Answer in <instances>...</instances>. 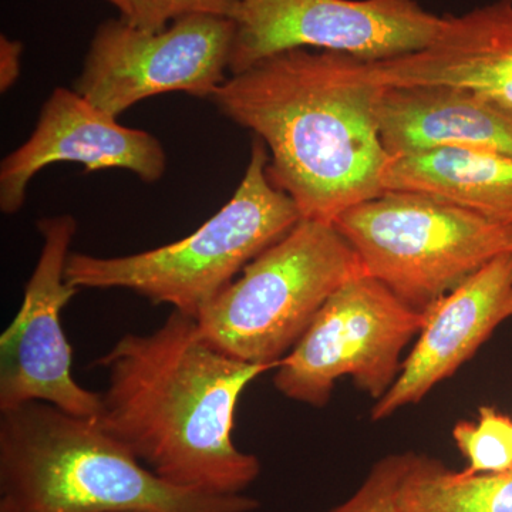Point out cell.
I'll return each instance as SVG.
<instances>
[{"instance_id":"1","label":"cell","mask_w":512,"mask_h":512,"mask_svg":"<svg viewBox=\"0 0 512 512\" xmlns=\"http://www.w3.org/2000/svg\"><path fill=\"white\" fill-rule=\"evenodd\" d=\"M97 366L107 372L97 421L156 476L217 495L244 494L259 477L232 433L242 393L274 366L225 355L177 311L153 333L123 336Z\"/></svg>"},{"instance_id":"2","label":"cell","mask_w":512,"mask_h":512,"mask_svg":"<svg viewBox=\"0 0 512 512\" xmlns=\"http://www.w3.org/2000/svg\"><path fill=\"white\" fill-rule=\"evenodd\" d=\"M380 86L367 60L293 49L234 74L210 101L269 153V180L302 220L333 224L383 192L389 156L377 124Z\"/></svg>"},{"instance_id":"3","label":"cell","mask_w":512,"mask_h":512,"mask_svg":"<svg viewBox=\"0 0 512 512\" xmlns=\"http://www.w3.org/2000/svg\"><path fill=\"white\" fill-rule=\"evenodd\" d=\"M0 507L10 512H254L245 494L167 483L97 419L30 402L0 412Z\"/></svg>"},{"instance_id":"4","label":"cell","mask_w":512,"mask_h":512,"mask_svg":"<svg viewBox=\"0 0 512 512\" xmlns=\"http://www.w3.org/2000/svg\"><path fill=\"white\" fill-rule=\"evenodd\" d=\"M268 163V148L254 137L237 191L197 231L140 254H70L67 281L79 289H127L197 319L249 262L302 220L292 198L269 180Z\"/></svg>"},{"instance_id":"5","label":"cell","mask_w":512,"mask_h":512,"mask_svg":"<svg viewBox=\"0 0 512 512\" xmlns=\"http://www.w3.org/2000/svg\"><path fill=\"white\" fill-rule=\"evenodd\" d=\"M241 274L202 309L198 328L225 355L276 369L330 296L365 272L335 225L301 220Z\"/></svg>"},{"instance_id":"6","label":"cell","mask_w":512,"mask_h":512,"mask_svg":"<svg viewBox=\"0 0 512 512\" xmlns=\"http://www.w3.org/2000/svg\"><path fill=\"white\" fill-rule=\"evenodd\" d=\"M363 272L414 311L512 252V227L420 192L383 191L333 222Z\"/></svg>"},{"instance_id":"7","label":"cell","mask_w":512,"mask_h":512,"mask_svg":"<svg viewBox=\"0 0 512 512\" xmlns=\"http://www.w3.org/2000/svg\"><path fill=\"white\" fill-rule=\"evenodd\" d=\"M426 322L376 279L356 276L326 301L301 340L276 366L274 384L293 402L325 407L350 376L357 389L382 399L400 375L403 350Z\"/></svg>"},{"instance_id":"8","label":"cell","mask_w":512,"mask_h":512,"mask_svg":"<svg viewBox=\"0 0 512 512\" xmlns=\"http://www.w3.org/2000/svg\"><path fill=\"white\" fill-rule=\"evenodd\" d=\"M234 20L188 15L160 32L109 19L94 33L74 90L119 119L134 104L183 92L208 99L227 82Z\"/></svg>"},{"instance_id":"9","label":"cell","mask_w":512,"mask_h":512,"mask_svg":"<svg viewBox=\"0 0 512 512\" xmlns=\"http://www.w3.org/2000/svg\"><path fill=\"white\" fill-rule=\"evenodd\" d=\"M232 20V76L293 49L396 59L429 46L444 22L416 0H241Z\"/></svg>"},{"instance_id":"10","label":"cell","mask_w":512,"mask_h":512,"mask_svg":"<svg viewBox=\"0 0 512 512\" xmlns=\"http://www.w3.org/2000/svg\"><path fill=\"white\" fill-rule=\"evenodd\" d=\"M37 228L43 237L39 261L18 315L0 336V412L43 402L97 419L100 393L74 380L73 352L62 325L63 309L80 291L66 279L77 221L72 215H56L42 218Z\"/></svg>"},{"instance_id":"11","label":"cell","mask_w":512,"mask_h":512,"mask_svg":"<svg viewBox=\"0 0 512 512\" xmlns=\"http://www.w3.org/2000/svg\"><path fill=\"white\" fill-rule=\"evenodd\" d=\"M56 163H79L87 173L127 170L154 184L167 170V154L153 134L121 126L76 90L57 87L43 104L32 136L0 165L3 214L19 212L32 178Z\"/></svg>"},{"instance_id":"12","label":"cell","mask_w":512,"mask_h":512,"mask_svg":"<svg viewBox=\"0 0 512 512\" xmlns=\"http://www.w3.org/2000/svg\"><path fill=\"white\" fill-rule=\"evenodd\" d=\"M512 318V252L493 259L426 312L396 382L373 406V421L420 403L454 376L494 330Z\"/></svg>"},{"instance_id":"13","label":"cell","mask_w":512,"mask_h":512,"mask_svg":"<svg viewBox=\"0 0 512 512\" xmlns=\"http://www.w3.org/2000/svg\"><path fill=\"white\" fill-rule=\"evenodd\" d=\"M439 35L419 52L367 62L380 87L453 86L512 117V0L444 15Z\"/></svg>"},{"instance_id":"14","label":"cell","mask_w":512,"mask_h":512,"mask_svg":"<svg viewBox=\"0 0 512 512\" xmlns=\"http://www.w3.org/2000/svg\"><path fill=\"white\" fill-rule=\"evenodd\" d=\"M377 124L389 158L441 148H473L512 156V117L460 87H380Z\"/></svg>"},{"instance_id":"15","label":"cell","mask_w":512,"mask_h":512,"mask_svg":"<svg viewBox=\"0 0 512 512\" xmlns=\"http://www.w3.org/2000/svg\"><path fill=\"white\" fill-rule=\"evenodd\" d=\"M383 191L440 198L512 227V156L473 148H441L390 158Z\"/></svg>"},{"instance_id":"16","label":"cell","mask_w":512,"mask_h":512,"mask_svg":"<svg viewBox=\"0 0 512 512\" xmlns=\"http://www.w3.org/2000/svg\"><path fill=\"white\" fill-rule=\"evenodd\" d=\"M399 504L404 512H512V468L470 474L413 454Z\"/></svg>"},{"instance_id":"17","label":"cell","mask_w":512,"mask_h":512,"mask_svg":"<svg viewBox=\"0 0 512 512\" xmlns=\"http://www.w3.org/2000/svg\"><path fill=\"white\" fill-rule=\"evenodd\" d=\"M453 439L468 460L467 473L490 474L511 470L512 420L495 407H480L477 423L458 421L453 429Z\"/></svg>"},{"instance_id":"18","label":"cell","mask_w":512,"mask_h":512,"mask_svg":"<svg viewBox=\"0 0 512 512\" xmlns=\"http://www.w3.org/2000/svg\"><path fill=\"white\" fill-rule=\"evenodd\" d=\"M413 453L392 454L377 461L352 497L330 512H404L399 491Z\"/></svg>"},{"instance_id":"19","label":"cell","mask_w":512,"mask_h":512,"mask_svg":"<svg viewBox=\"0 0 512 512\" xmlns=\"http://www.w3.org/2000/svg\"><path fill=\"white\" fill-rule=\"evenodd\" d=\"M241 0H130L134 28L160 32L188 15H214L234 19ZM124 19V18H123Z\"/></svg>"},{"instance_id":"20","label":"cell","mask_w":512,"mask_h":512,"mask_svg":"<svg viewBox=\"0 0 512 512\" xmlns=\"http://www.w3.org/2000/svg\"><path fill=\"white\" fill-rule=\"evenodd\" d=\"M22 43L0 36V90L8 92L20 76V59H22Z\"/></svg>"},{"instance_id":"21","label":"cell","mask_w":512,"mask_h":512,"mask_svg":"<svg viewBox=\"0 0 512 512\" xmlns=\"http://www.w3.org/2000/svg\"><path fill=\"white\" fill-rule=\"evenodd\" d=\"M111 5L116 6L120 10L121 18L126 20L131 18V3L130 0H106Z\"/></svg>"},{"instance_id":"22","label":"cell","mask_w":512,"mask_h":512,"mask_svg":"<svg viewBox=\"0 0 512 512\" xmlns=\"http://www.w3.org/2000/svg\"><path fill=\"white\" fill-rule=\"evenodd\" d=\"M0 512H10L9 510H6V508L0 507Z\"/></svg>"}]
</instances>
